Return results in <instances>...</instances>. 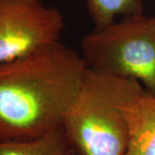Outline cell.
<instances>
[{
    "label": "cell",
    "instance_id": "cell-1",
    "mask_svg": "<svg viewBox=\"0 0 155 155\" xmlns=\"http://www.w3.org/2000/svg\"><path fill=\"white\" fill-rule=\"evenodd\" d=\"M87 68L83 56L59 41L0 65V142L62 128Z\"/></svg>",
    "mask_w": 155,
    "mask_h": 155
},
{
    "label": "cell",
    "instance_id": "cell-2",
    "mask_svg": "<svg viewBox=\"0 0 155 155\" xmlns=\"http://www.w3.org/2000/svg\"><path fill=\"white\" fill-rule=\"evenodd\" d=\"M140 86L88 67L62 125L78 155H125L128 128L122 105Z\"/></svg>",
    "mask_w": 155,
    "mask_h": 155
},
{
    "label": "cell",
    "instance_id": "cell-3",
    "mask_svg": "<svg viewBox=\"0 0 155 155\" xmlns=\"http://www.w3.org/2000/svg\"><path fill=\"white\" fill-rule=\"evenodd\" d=\"M81 50L89 67L140 81L155 95V17H123L95 28L82 39Z\"/></svg>",
    "mask_w": 155,
    "mask_h": 155
},
{
    "label": "cell",
    "instance_id": "cell-4",
    "mask_svg": "<svg viewBox=\"0 0 155 155\" xmlns=\"http://www.w3.org/2000/svg\"><path fill=\"white\" fill-rule=\"evenodd\" d=\"M64 17L38 0H0V65L58 41Z\"/></svg>",
    "mask_w": 155,
    "mask_h": 155
},
{
    "label": "cell",
    "instance_id": "cell-5",
    "mask_svg": "<svg viewBox=\"0 0 155 155\" xmlns=\"http://www.w3.org/2000/svg\"><path fill=\"white\" fill-rule=\"evenodd\" d=\"M122 110L128 128L125 155H155V95L140 86Z\"/></svg>",
    "mask_w": 155,
    "mask_h": 155
},
{
    "label": "cell",
    "instance_id": "cell-6",
    "mask_svg": "<svg viewBox=\"0 0 155 155\" xmlns=\"http://www.w3.org/2000/svg\"><path fill=\"white\" fill-rule=\"evenodd\" d=\"M0 155H78L63 128L28 141L0 142Z\"/></svg>",
    "mask_w": 155,
    "mask_h": 155
},
{
    "label": "cell",
    "instance_id": "cell-7",
    "mask_svg": "<svg viewBox=\"0 0 155 155\" xmlns=\"http://www.w3.org/2000/svg\"><path fill=\"white\" fill-rule=\"evenodd\" d=\"M87 9L95 28H102L115 22L116 16L144 15L143 0H87Z\"/></svg>",
    "mask_w": 155,
    "mask_h": 155
},
{
    "label": "cell",
    "instance_id": "cell-8",
    "mask_svg": "<svg viewBox=\"0 0 155 155\" xmlns=\"http://www.w3.org/2000/svg\"><path fill=\"white\" fill-rule=\"evenodd\" d=\"M38 1H41V2H42V1H43V0H38Z\"/></svg>",
    "mask_w": 155,
    "mask_h": 155
}]
</instances>
